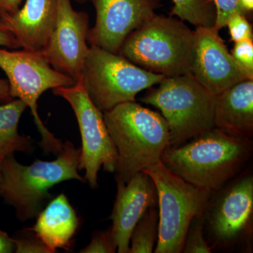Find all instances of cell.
Here are the masks:
<instances>
[{"label": "cell", "mask_w": 253, "mask_h": 253, "mask_svg": "<svg viewBox=\"0 0 253 253\" xmlns=\"http://www.w3.org/2000/svg\"><path fill=\"white\" fill-rule=\"evenodd\" d=\"M252 149L251 139L214 126L186 144L168 146L161 162L192 185L213 191L237 174Z\"/></svg>", "instance_id": "6da1fadb"}, {"label": "cell", "mask_w": 253, "mask_h": 253, "mask_svg": "<svg viewBox=\"0 0 253 253\" xmlns=\"http://www.w3.org/2000/svg\"><path fill=\"white\" fill-rule=\"evenodd\" d=\"M103 113L118 151L116 181L126 184L138 172L161 162L169 146V127L162 115L136 101Z\"/></svg>", "instance_id": "7a4b0ae2"}, {"label": "cell", "mask_w": 253, "mask_h": 253, "mask_svg": "<svg viewBox=\"0 0 253 253\" xmlns=\"http://www.w3.org/2000/svg\"><path fill=\"white\" fill-rule=\"evenodd\" d=\"M56 155L54 161L38 160L29 166L18 163L14 154L1 163L0 196L14 208L19 220L36 217L51 199L49 189L56 184L72 179L86 183L78 173L81 149L66 141Z\"/></svg>", "instance_id": "3957f363"}, {"label": "cell", "mask_w": 253, "mask_h": 253, "mask_svg": "<svg viewBox=\"0 0 253 253\" xmlns=\"http://www.w3.org/2000/svg\"><path fill=\"white\" fill-rule=\"evenodd\" d=\"M195 31L180 19L155 14L131 32L118 54L165 77L191 73Z\"/></svg>", "instance_id": "277c9868"}, {"label": "cell", "mask_w": 253, "mask_h": 253, "mask_svg": "<svg viewBox=\"0 0 253 253\" xmlns=\"http://www.w3.org/2000/svg\"><path fill=\"white\" fill-rule=\"evenodd\" d=\"M141 101L161 111L169 127L170 146H180L214 127L215 96L191 73L165 78Z\"/></svg>", "instance_id": "5b68a950"}, {"label": "cell", "mask_w": 253, "mask_h": 253, "mask_svg": "<svg viewBox=\"0 0 253 253\" xmlns=\"http://www.w3.org/2000/svg\"><path fill=\"white\" fill-rule=\"evenodd\" d=\"M143 171L152 178L157 189L159 220L154 252L182 253L189 226L206 211L212 191L192 185L161 161Z\"/></svg>", "instance_id": "8992f818"}, {"label": "cell", "mask_w": 253, "mask_h": 253, "mask_svg": "<svg viewBox=\"0 0 253 253\" xmlns=\"http://www.w3.org/2000/svg\"><path fill=\"white\" fill-rule=\"evenodd\" d=\"M164 76L146 71L118 54L89 46L81 80L96 107L102 112L135 101L144 89L159 84Z\"/></svg>", "instance_id": "52a82bcc"}, {"label": "cell", "mask_w": 253, "mask_h": 253, "mask_svg": "<svg viewBox=\"0 0 253 253\" xmlns=\"http://www.w3.org/2000/svg\"><path fill=\"white\" fill-rule=\"evenodd\" d=\"M0 68L7 76L11 97L22 100L31 109L41 136L42 149L46 154H57L63 143L42 121L38 101L46 91L72 86L76 82L51 67L41 53L25 49L11 51L0 48Z\"/></svg>", "instance_id": "ba28073f"}, {"label": "cell", "mask_w": 253, "mask_h": 253, "mask_svg": "<svg viewBox=\"0 0 253 253\" xmlns=\"http://www.w3.org/2000/svg\"><path fill=\"white\" fill-rule=\"evenodd\" d=\"M53 93L66 100L77 119L82 139L79 170L91 188L98 187V174L104 170L115 173L118 155L106 126L104 113L95 106L83 86L81 77L75 84L53 89Z\"/></svg>", "instance_id": "9c48e42d"}, {"label": "cell", "mask_w": 253, "mask_h": 253, "mask_svg": "<svg viewBox=\"0 0 253 253\" xmlns=\"http://www.w3.org/2000/svg\"><path fill=\"white\" fill-rule=\"evenodd\" d=\"M89 21L86 12L73 9L71 0H58L54 31L40 51L51 67L76 82L81 77L89 48Z\"/></svg>", "instance_id": "30bf717a"}, {"label": "cell", "mask_w": 253, "mask_h": 253, "mask_svg": "<svg viewBox=\"0 0 253 253\" xmlns=\"http://www.w3.org/2000/svg\"><path fill=\"white\" fill-rule=\"evenodd\" d=\"M191 73L214 96L253 80L236 62L214 27L196 28Z\"/></svg>", "instance_id": "8fae6325"}, {"label": "cell", "mask_w": 253, "mask_h": 253, "mask_svg": "<svg viewBox=\"0 0 253 253\" xmlns=\"http://www.w3.org/2000/svg\"><path fill=\"white\" fill-rule=\"evenodd\" d=\"M96 11L87 42L118 54L126 37L156 14L160 0H89Z\"/></svg>", "instance_id": "7c38bea8"}, {"label": "cell", "mask_w": 253, "mask_h": 253, "mask_svg": "<svg viewBox=\"0 0 253 253\" xmlns=\"http://www.w3.org/2000/svg\"><path fill=\"white\" fill-rule=\"evenodd\" d=\"M117 182V194L111 219V229L119 253H129L131 232L149 208L158 204L154 180L144 171L126 183Z\"/></svg>", "instance_id": "4fadbf2b"}, {"label": "cell", "mask_w": 253, "mask_h": 253, "mask_svg": "<svg viewBox=\"0 0 253 253\" xmlns=\"http://www.w3.org/2000/svg\"><path fill=\"white\" fill-rule=\"evenodd\" d=\"M253 213V177L244 176L219 198L210 217V226L219 244L234 242L249 229Z\"/></svg>", "instance_id": "5bb4252c"}, {"label": "cell", "mask_w": 253, "mask_h": 253, "mask_svg": "<svg viewBox=\"0 0 253 253\" xmlns=\"http://www.w3.org/2000/svg\"><path fill=\"white\" fill-rule=\"evenodd\" d=\"M58 0H26L14 14L0 18V25L15 37L21 48L40 52L54 31Z\"/></svg>", "instance_id": "9a60e30c"}, {"label": "cell", "mask_w": 253, "mask_h": 253, "mask_svg": "<svg viewBox=\"0 0 253 253\" xmlns=\"http://www.w3.org/2000/svg\"><path fill=\"white\" fill-rule=\"evenodd\" d=\"M214 126L251 139L253 134V80L231 86L215 96Z\"/></svg>", "instance_id": "2e32d148"}, {"label": "cell", "mask_w": 253, "mask_h": 253, "mask_svg": "<svg viewBox=\"0 0 253 253\" xmlns=\"http://www.w3.org/2000/svg\"><path fill=\"white\" fill-rule=\"evenodd\" d=\"M36 217V223L31 229L50 253L70 249L79 227L80 218L66 195L61 194L50 200Z\"/></svg>", "instance_id": "e0dca14e"}, {"label": "cell", "mask_w": 253, "mask_h": 253, "mask_svg": "<svg viewBox=\"0 0 253 253\" xmlns=\"http://www.w3.org/2000/svg\"><path fill=\"white\" fill-rule=\"evenodd\" d=\"M27 108L19 99L0 105V167L5 158L14 153L34 151L31 138L18 132L20 119Z\"/></svg>", "instance_id": "ac0fdd59"}, {"label": "cell", "mask_w": 253, "mask_h": 253, "mask_svg": "<svg viewBox=\"0 0 253 253\" xmlns=\"http://www.w3.org/2000/svg\"><path fill=\"white\" fill-rule=\"evenodd\" d=\"M170 16H176L197 27H214L216 10L211 0H172Z\"/></svg>", "instance_id": "d6986e66"}, {"label": "cell", "mask_w": 253, "mask_h": 253, "mask_svg": "<svg viewBox=\"0 0 253 253\" xmlns=\"http://www.w3.org/2000/svg\"><path fill=\"white\" fill-rule=\"evenodd\" d=\"M159 214L155 207L149 208L134 226L130 237L129 253L154 252L158 241Z\"/></svg>", "instance_id": "ffe728a7"}, {"label": "cell", "mask_w": 253, "mask_h": 253, "mask_svg": "<svg viewBox=\"0 0 253 253\" xmlns=\"http://www.w3.org/2000/svg\"><path fill=\"white\" fill-rule=\"evenodd\" d=\"M202 215L195 218L189 226L186 234L185 242L182 253H211L212 248L208 246L204 239V220Z\"/></svg>", "instance_id": "44dd1931"}, {"label": "cell", "mask_w": 253, "mask_h": 253, "mask_svg": "<svg viewBox=\"0 0 253 253\" xmlns=\"http://www.w3.org/2000/svg\"><path fill=\"white\" fill-rule=\"evenodd\" d=\"M16 253H50L49 249L31 228L18 231L14 238Z\"/></svg>", "instance_id": "7402d4cb"}, {"label": "cell", "mask_w": 253, "mask_h": 253, "mask_svg": "<svg viewBox=\"0 0 253 253\" xmlns=\"http://www.w3.org/2000/svg\"><path fill=\"white\" fill-rule=\"evenodd\" d=\"M117 249L111 226L106 230L97 231L93 233L91 242L85 248L82 249L80 253H114Z\"/></svg>", "instance_id": "603a6c76"}, {"label": "cell", "mask_w": 253, "mask_h": 253, "mask_svg": "<svg viewBox=\"0 0 253 253\" xmlns=\"http://www.w3.org/2000/svg\"><path fill=\"white\" fill-rule=\"evenodd\" d=\"M226 26L229 28L231 41L238 42L253 40L252 27L246 15L239 13L233 14L228 21Z\"/></svg>", "instance_id": "cb8c5ba5"}, {"label": "cell", "mask_w": 253, "mask_h": 253, "mask_svg": "<svg viewBox=\"0 0 253 253\" xmlns=\"http://www.w3.org/2000/svg\"><path fill=\"white\" fill-rule=\"evenodd\" d=\"M238 64L253 79V42L247 40L235 42L231 52Z\"/></svg>", "instance_id": "d4e9b609"}, {"label": "cell", "mask_w": 253, "mask_h": 253, "mask_svg": "<svg viewBox=\"0 0 253 253\" xmlns=\"http://www.w3.org/2000/svg\"><path fill=\"white\" fill-rule=\"evenodd\" d=\"M216 10V22L214 28L219 31L226 27L228 21L236 13L244 14L241 9L240 0H211ZM245 15V14H244Z\"/></svg>", "instance_id": "484cf974"}, {"label": "cell", "mask_w": 253, "mask_h": 253, "mask_svg": "<svg viewBox=\"0 0 253 253\" xmlns=\"http://www.w3.org/2000/svg\"><path fill=\"white\" fill-rule=\"evenodd\" d=\"M23 0H0V18L16 13L20 9Z\"/></svg>", "instance_id": "4316f807"}, {"label": "cell", "mask_w": 253, "mask_h": 253, "mask_svg": "<svg viewBox=\"0 0 253 253\" xmlns=\"http://www.w3.org/2000/svg\"><path fill=\"white\" fill-rule=\"evenodd\" d=\"M0 46L8 48V49H16L21 48L15 37L12 33L5 29L0 25Z\"/></svg>", "instance_id": "83f0119b"}, {"label": "cell", "mask_w": 253, "mask_h": 253, "mask_svg": "<svg viewBox=\"0 0 253 253\" xmlns=\"http://www.w3.org/2000/svg\"><path fill=\"white\" fill-rule=\"evenodd\" d=\"M15 250L14 238L10 237L7 233L0 229V253H15Z\"/></svg>", "instance_id": "f1b7e54d"}, {"label": "cell", "mask_w": 253, "mask_h": 253, "mask_svg": "<svg viewBox=\"0 0 253 253\" xmlns=\"http://www.w3.org/2000/svg\"><path fill=\"white\" fill-rule=\"evenodd\" d=\"M10 94L9 84L7 81L0 78V104H5L13 100Z\"/></svg>", "instance_id": "f546056e"}, {"label": "cell", "mask_w": 253, "mask_h": 253, "mask_svg": "<svg viewBox=\"0 0 253 253\" xmlns=\"http://www.w3.org/2000/svg\"><path fill=\"white\" fill-rule=\"evenodd\" d=\"M241 9L246 15L253 10V0H240Z\"/></svg>", "instance_id": "4dcf8cb0"}, {"label": "cell", "mask_w": 253, "mask_h": 253, "mask_svg": "<svg viewBox=\"0 0 253 253\" xmlns=\"http://www.w3.org/2000/svg\"><path fill=\"white\" fill-rule=\"evenodd\" d=\"M78 3H84L86 2L87 1H89V0H76Z\"/></svg>", "instance_id": "1f68e13d"}, {"label": "cell", "mask_w": 253, "mask_h": 253, "mask_svg": "<svg viewBox=\"0 0 253 253\" xmlns=\"http://www.w3.org/2000/svg\"><path fill=\"white\" fill-rule=\"evenodd\" d=\"M1 169H0V192H1Z\"/></svg>", "instance_id": "d6a6232c"}]
</instances>
